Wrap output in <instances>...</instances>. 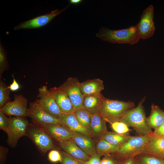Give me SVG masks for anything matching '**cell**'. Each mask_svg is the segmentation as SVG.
I'll list each match as a JSON object with an SVG mask.
<instances>
[{
  "instance_id": "obj_1",
  "label": "cell",
  "mask_w": 164,
  "mask_h": 164,
  "mask_svg": "<svg viewBox=\"0 0 164 164\" xmlns=\"http://www.w3.org/2000/svg\"><path fill=\"white\" fill-rule=\"evenodd\" d=\"M96 36L110 43L131 45L136 43L141 38L137 25L118 30H111L102 27L96 33Z\"/></svg>"
},
{
  "instance_id": "obj_2",
  "label": "cell",
  "mask_w": 164,
  "mask_h": 164,
  "mask_svg": "<svg viewBox=\"0 0 164 164\" xmlns=\"http://www.w3.org/2000/svg\"><path fill=\"white\" fill-rule=\"evenodd\" d=\"M145 98L142 99L136 107L129 110L120 121L133 128L138 136L149 135L153 132L146 122L147 117L143 105Z\"/></svg>"
},
{
  "instance_id": "obj_3",
  "label": "cell",
  "mask_w": 164,
  "mask_h": 164,
  "mask_svg": "<svg viewBox=\"0 0 164 164\" xmlns=\"http://www.w3.org/2000/svg\"><path fill=\"white\" fill-rule=\"evenodd\" d=\"M134 103L105 98L100 114L111 125L120 121L121 118L130 110L134 108Z\"/></svg>"
},
{
  "instance_id": "obj_4",
  "label": "cell",
  "mask_w": 164,
  "mask_h": 164,
  "mask_svg": "<svg viewBox=\"0 0 164 164\" xmlns=\"http://www.w3.org/2000/svg\"><path fill=\"white\" fill-rule=\"evenodd\" d=\"M149 135L134 136L121 146L118 152L112 154L122 162L142 154L147 144Z\"/></svg>"
},
{
  "instance_id": "obj_5",
  "label": "cell",
  "mask_w": 164,
  "mask_h": 164,
  "mask_svg": "<svg viewBox=\"0 0 164 164\" xmlns=\"http://www.w3.org/2000/svg\"><path fill=\"white\" fill-rule=\"evenodd\" d=\"M26 136L32 141L42 156L55 148L52 139L41 127L33 123H29Z\"/></svg>"
},
{
  "instance_id": "obj_6",
  "label": "cell",
  "mask_w": 164,
  "mask_h": 164,
  "mask_svg": "<svg viewBox=\"0 0 164 164\" xmlns=\"http://www.w3.org/2000/svg\"><path fill=\"white\" fill-rule=\"evenodd\" d=\"M9 118V123L6 132L8 135L7 142L9 146L15 148L19 139L26 136L29 123L24 117H10Z\"/></svg>"
},
{
  "instance_id": "obj_7",
  "label": "cell",
  "mask_w": 164,
  "mask_h": 164,
  "mask_svg": "<svg viewBox=\"0 0 164 164\" xmlns=\"http://www.w3.org/2000/svg\"><path fill=\"white\" fill-rule=\"evenodd\" d=\"M80 84L77 78L70 77L59 87L67 95L75 111L83 108L84 95Z\"/></svg>"
},
{
  "instance_id": "obj_8",
  "label": "cell",
  "mask_w": 164,
  "mask_h": 164,
  "mask_svg": "<svg viewBox=\"0 0 164 164\" xmlns=\"http://www.w3.org/2000/svg\"><path fill=\"white\" fill-rule=\"evenodd\" d=\"M27 116L31 119L33 124L40 127L60 123L56 117L50 114L36 101L30 103Z\"/></svg>"
},
{
  "instance_id": "obj_9",
  "label": "cell",
  "mask_w": 164,
  "mask_h": 164,
  "mask_svg": "<svg viewBox=\"0 0 164 164\" xmlns=\"http://www.w3.org/2000/svg\"><path fill=\"white\" fill-rule=\"evenodd\" d=\"M69 4L64 8L61 10L52 11L49 13L38 16L28 20L25 21L16 26L15 30L22 29H35L46 26L56 17L64 11L70 5Z\"/></svg>"
},
{
  "instance_id": "obj_10",
  "label": "cell",
  "mask_w": 164,
  "mask_h": 164,
  "mask_svg": "<svg viewBox=\"0 0 164 164\" xmlns=\"http://www.w3.org/2000/svg\"><path fill=\"white\" fill-rule=\"evenodd\" d=\"M28 101L22 95H15L12 101H9L0 110L11 116L26 117Z\"/></svg>"
},
{
  "instance_id": "obj_11",
  "label": "cell",
  "mask_w": 164,
  "mask_h": 164,
  "mask_svg": "<svg viewBox=\"0 0 164 164\" xmlns=\"http://www.w3.org/2000/svg\"><path fill=\"white\" fill-rule=\"evenodd\" d=\"M153 14L154 7L151 5L144 10L140 21L137 25L141 38L142 39L150 37L154 33Z\"/></svg>"
},
{
  "instance_id": "obj_12",
  "label": "cell",
  "mask_w": 164,
  "mask_h": 164,
  "mask_svg": "<svg viewBox=\"0 0 164 164\" xmlns=\"http://www.w3.org/2000/svg\"><path fill=\"white\" fill-rule=\"evenodd\" d=\"M36 101L46 111L56 118L62 113L53 96L46 85L38 89Z\"/></svg>"
},
{
  "instance_id": "obj_13",
  "label": "cell",
  "mask_w": 164,
  "mask_h": 164,
  "mask_svg": "<svg viewBox=\"0 0 164 164\" xmlns=\"http://www.w3.org/2000/svg\"><path fill=\"white\" fill-rule=\"evenodd\" d=\"M40 127L52 139L58 142L72 138V131L66 126L60 123L49 124Z\"/></svg>"
},
{
  "instance_id": "obj_14",
  "label": "cell",
  "mask_w": 164,
  "mask_h": 164,
  "mask_svg": "<svg viewBox=\"0 0 164 164\" xmlns=\"http://www.w3.org/2000/svg\"><path fill=\"white\" fill-rule=\"evenodd\" d=\"M49 90L62 113L74 112L75 110L69 98L59 87H52Z\"/></svg>"
},
{
  "instance_id": "obj_15",
  "label": "cell",
  "mask_w": 164,
  "mask_h": 164,
  "mask_svg": "<svg viewBox=\"0 0 164 164\" xmlns=\"http://www.w3.org/2000/svg\"><path fill=\"white\" fill-rule=\"evenodd\" d=\"M57 118L60 123L68 127L72 131L77 132L86 134L92 137L91 132L82 126L76 118L74 112L61 113Z\"/></svg>"
},
{
  "instance_id": "obj_16",
  "label": "cell",
  "mask_w": 164,
  "mask_h": 164,
  "mask_svg": "<svg viewBox=\"0 0 164 164\" xmlns=\"http://www.w3.org/2000/svg\"><path fill=\"white\" fill-rule=\"evenodd\" d=\"M91 138L82 133L72 131V138L82 151L90 156L96 153V143Z\"/></svg>"
},
{
  "instance_id": "obj_17",
  "label": "cell",
  "mask_w": 164,
  "mask_h": 164,
  "mask_svg": "<svg viewBox=\"0 0 164 164\" xmlns=\"http://www.w3.org/2000/svg\"><path fill=\"white\" fill-rule=\"evenodd\" d=\"M152 133L149 135L147 144L142 154L164 159V137H157Z\"/></svg>"
},
{
  "instance_id": "obj_18",
  "label": "cell",
  "mask_w": 164,
  "mask_h": 164,
  "mask_svg": "<svg viewBox=\"0 0 164 164\" xmlns=\"http://www.w3.org/2000/svg\"><path fill=\"white\" fill-rule=\"evenodd\" d=\"M60 147L69 155L81 161L86 162L90 156L85 153L72 138L58 142Z\"/></svg>"
},
{
  "instance_id": "obj_19",
  "label": "cell",
  "mask_w": 164,
  "mask_h": 164,
  "mask_svg": "<svg viewBox=\"0 0 164 164\" xmlns=\"http://www.w3.org/2000/svg\"><path fill=\"white\" fill-rule=\"evenodd\" d=\"M104 89L103 81L99 78L88 79L80 83V90L84 96L100 95Z\"/></svg>"
},
{
  "instance_id": "obj_20",
  "label": "cell",
  "mask_w": 164,
  "mask_h": 164,
  "mask_svg": "<svg viewBox=\"0 0 164 164\" xmlns=\"http://www.w3.org/2000/svg\"><path fill=\"white\" fill-rule=\"evenodd\" d=\"M105 97L102 94L84 96L83 108L92 114H100Z\"/></svg>"
},
{
  "instance_id": "obj_21",
  "label": "cell",
  "mask_w": 164,
  "mask_h": 164,
  "mask_svg": "<svg viewBox=\"0 0 164 164\" xmlns=\"http://www.w3.org/2000/svg\"><path fill=\"white\" fill-rule=\"evenodd\" d=\"M106 122L100 114H92L91 132L93 137L97 140L101 135L108 132Z\"/></svg>"
},
{
  "instance_id": "obj_22",
  "label": "cell",
  "mask_w": 164,
  "mask_h": 164,
  "mask_svg": "<svg viewBox=\"0 0 164 164\" xmlns=\"http://www.w3.org/2000/svg\"><path fill=\"white\" fill-rule=\"evenodd\" d=\"M149 126L155 129L164 122V111L158 106L153 104L151 106V112L149 116L146 118Z\"/></svg>"
},
{
  "instance_id": "obj_23",
  "label": "cell",
  "mask_w": 164,
  "mask_h": 164,
  "mask_svg": "<svg viewBox=\"0 0 164 164\" xmlns=\"http://www.w3.org/2000/svg\"><path fill=\"white\" fill-rule=\"evenodd\" d=\"M134 136H131L129 134L123 135L114 132L108 131L101 135L100 139L104 140L112 145L120 147Z\"/></svg>"
},
{
  "instance_id": "obj_24",
  "label": "cell",
  "mask_w": 164,
  "mask_h": 164,
  "mask_svg": "<svg viewBox=\"0 0 164 164\" xmlns=\"http://www.w3.org/2000/svg\"><path fill=\"white\" fill-rule=\"evenodd\" d=\"M96 143V154L101 157L118 152L120 147L112 145L106 141L100 139Z\"/></svg>"
},
{
  "instance_id": "obj_25",
  "label": "cell",
  "mask_w": 164,
  "mask_h": 164,
  "mask_svg": "<svg viewBox=\"0 0 164 164\" xmlns=\"http://www.w3.org/2000/svg\"><path fill=\"white\" fill-rule=\"evenodd\" d=\"M74 113L80 123L91 132V122L92 114L84 108L76 110Z\"/></svg>"
},
{
  "instance_id": "obj_26",
  "label": "cell",
  "mask_w": 164,
  "mask_h": 164,
  "mask_svg": "<svg viewBox=\"0 0 164 164\" xmlns=\"http://www.w3.org/2000/svg\"><path fill=\"white\" fill-rule=\"evenodd\" d=\"M135 164H164V159L146 154H141L134 157Z\"/></svg>"
},
{
  "instance_id": "obj_27",
  "label": "cell",
  "mask_w": 164,
  "mask_h": 164,
  "mask_svg": "<svg viewBox=\"0 0 164 164\" xmlns=\"http://www.w3.org/2000/svg\"><path fill=\"white\" fill-rule=\"evenodd\" d=\"M10 90L2 80H0V108L3 107L9 101Z\"/></svg>"
},
{
  "instance_id": "obj_28",
  "label": "cell",
  "mask_w": 164,
  "mask_h": 164,
  "mask_svg": "<svg viewBox=\"0 0 164 164\" xmlns=\"http://www.w3.org/2000/svg\"><path fill=\"white\" fill-rule=\"evenodd\" d=\"M9 68L6 51L2 45L0 44V78H2L3 73Z\"/></svg>"
},
{
  "instance_id": "obj_29",
  "label": "cell",
  "mask_w": 164,
  "mask_h": 164,
  "mask_svg": "<svg viewBox=\"0 0 164 164\" xmlns=\"http://www.w3.org/2000/svg\"><path fill=\"white\" fill-rule=\"evenodd\" d=\"M111 127L114 132L121 134H129L130 130L128 126L125 123L118 121L111 124Z\"/></svg>"
},
{
  "instance_id": "obj_30",
  "label": "cell",
  "mask_w": 164,
  "mask_h": 164,
  "mask_svg": "<svg viewBox=\"0 0 164 164\" xmlns=\"http://www.w3.org/2000/svg\"><path fill=\"white\" fill-rule=\"evenodd\" d=\"M61 164H85L84 161L76 158L67 153L64 151L61 152Z\"/></svg>"
},
{
  "instance_id": "obj_31",
  "label": "cell",
  "mask_w": 164,
  "mask_h": 164,
  "mask_svg": "<svg viewBox=\"0 0 164 164\" xmlns=\"http://www.w3.org/2000/svg\"><path fill=\"white\" fill-rule=\"evenodd\" d=\"M124 162L118 159L112 154L104 156L101 161L100 164H122Z\"/></svg>"
},
{
  "instance_id": "obj_32",
  "label": "cell",
  "mask_w": 164,
  "mask_h": 164,
  "mask_svg": "<svg viewBox=\"0 0 164 164\" xmlns=\"http://www.w3.org/2000/svg\"><path fill=\"white\" fill-rule=\"evenodd\" d=\"M49 160L51 162L56 163L61 161L62 157L61 153L55 149H52L48 154Z\"/></svg>"
},
{
  "instance_id": "obj_33",
  "label": "cell",
  "mask_w": 164,
  "mask_h": 164,
  "mask_svg": "<svg viewBox=\"0 0 164 164\" xmlns=\"http://www.w3.org/2000/svg\"><path fill=\"white\" fill-rule=\"evenodd\" d=\"M0 110V129L6 132L9 125V118Z\"/></svg>"
},
{
  "instance_id": "obj_34",
  "label": "cell",
  "mask_w": 164,
  "mask_h": 164,
  "mask_svg": "<svg viewBox=\"0 0 164 164\" xmlns=\"http://www.w3.org/2000/svg\"><path fill=\"white\" fill-rule=\"evenodd\" d=\"M8 149L2 145L0 146V164H4L6 159Z\"/></svg>"
},
{
  "instance_id": "obj_35",
  "label": "cell",
  "mask_w": 164,
  "mask_h": 164,
  "mask_svg": "<svg viewBox=\"0 0 164 164\" xmlns=\"http://www.w3.org/2000/svg\"><path fill=\"white\" fill-rule=\"evenodd\" d=\"M100 157L96 153L93 154L90 156L88 160L85 162V164H100Z\"/></svg>"
},
{
  "instance_id": "obj_36",
  "label": "cell",
  "mask_w": 164,
  "mask_h": 164,
  "mask_svg": "<svg viewBox=\"0 0 164 164\" xmlns=\"http://www.w3.org/2000/svg\"><path fill=\"white\" fill-rule=\"evenodd\" d=\"M152 134L157 137H164V122L160 126L155 129Z\"/></svg>"
},
{
  "instance_id": "obj_37",
  "label": "cell",
  "mask_w": 164,
  "mask_h": 164,
  "mask_svg": "<svg viewBox=\"0 0 164 164\" xmlns=\"http://www.w3.org/2000/svg\"><path fill=\"white\" fill-rule=\"evenodd\" d=\"M12 77L13 78L12 82L8 87L10 91L14 92L19 89L20 88V86L14 78L13 75Z\"/></svg>"
},
{
  "instance_id": "obj_38",
  "label": "cell",
  "mask_w": 164,
  "mask_h": 164,
  "mask_svg": "<svg viewBox=\"0 0 164 164\" xmlns=\"http://www.w3.org/2000/svg\"><path fill=\"white\" fill-rule=\"evenodd\" d=\"M122 164H135L134 161V157L130 158L125 161Z\"/></svg>"
},
{
  "instance_id": "obj_39",
  "label": "cell",
  "mask_w": 164,
  "mask_h": 164,
  "mask_svg": "<svg viewBox=\"0 0 164 164\" xmlns=\"http://www.w3.org/2000/svg\"><path fill=\"white\" fill-rule=\"evenodd\" d=\"M83 0H69L70 4L73 5H77L81 3Z\"/></svg>"
},
{
  "instance_id": "obj_40",
  "label": "cell",
  "mask_w": 164,
  "mask_h": 164,
  "mask_svg": "<svg viewBox=\"0 0 164 164\" xmlns=\"http://www.w3.org/2000/svg\"></svg>"
}]
</instances>
